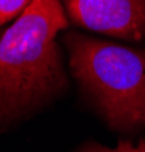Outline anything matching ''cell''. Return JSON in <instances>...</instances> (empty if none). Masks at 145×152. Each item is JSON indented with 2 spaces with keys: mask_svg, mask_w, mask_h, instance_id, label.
<instances>
[{
  "mask_svg": "<svg viewBox=\"0 0 145 152\" xmlns=\"http://www.w3.org/2000/svg\"><path fill=\"white\" fill-rule=\"evenodd\" d=\"M68 21L60 0H32L0 39V122L35 105L65 81L56 44Z\"/></svg>",
  "mask_w": 145,
  "mask_h": 152,
  "instance_id": "cell-1",
  "label": "cell"
},
{
  "mask_svg": "<svg viewBox=\"0 0 145 152\" xmlns=\"http://www.w3.org/2000/svg\"><path fill=\"white\" fill-rule=\"evenodd\" d=\"M74 77L107 124L130 131L145 125V48H129L80 33L65 35Z\"/></svg>",
  "mask_w": 145,
  "mask_h": 152,
  "instance_id": "cell-2",
  "label": "cell"
},
{
  "mask_svg": "<svg viewBox=\"0 0 145 152\" xmlns=\"http://www.w3.org/2000/svg\"><path fill=\"white\" fill-rule=\"evenodd\" d=\"M76 24L110 36L145 38V0H64Z\"/></svg>",
  "mask_w": 145,
  "mask_h": 152,
  "instance_id": "cell-3",
  "label": "cell"
},
{
  "mask_svg": "<svg viewBox=\"0 0 145 152\" xmlns=\"http://www.w3.org/2000/svg\"><path fill=\"white\" fill-rule=\"evenodd\" d=\"M79 152H145V140H141L138 146L132 145L130 140H121L113 149L98 143H86L83 148H80Z\"/></svg>",
  "mask_w": 145,
  "mask_h": 152,
  "instance_id": "cell-4",
  "label": "cell"
},
{
  "mask_svg": "<svg viewBox=\"0 0 145 152\" xmlns=\"http://www.w3.org/2000/svg\"><path fill=\"white\" fill-rule=\"evenodd\" d=\"M32 0H0V26L12 18H18Z\"/></svg>",
  "mask_w": 145,
  "mask_h": 152,
  "instance_id": "cell-5",
  "label": "cell"
}]
</instances>
